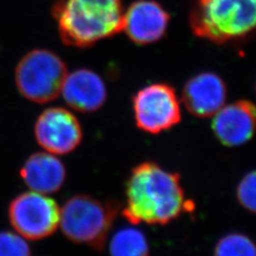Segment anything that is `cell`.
Wrapping results in <instances>:
<instances>
[{"instance_id":"1","label":"cell","mask_w":256,"mask_h":256,"mask_svg":"<svg viewBox=\"0 0 256 256\" xmlns=\"http://www.w3.org/2000/svg\"><path fill=\"white\" fill-rule=\"evenodd\" d=\"M126 196L122 212L134 225H165L194 207L185 198L180 174L153 162H142L132 170Z\"/></svg>"},{"instance_id":"2","label":"cell","mask_w":256,"mask_h":256,"mask_svg":"<svg viewBox=\"0 0 256 256\" xmlns=\"http://www.w3.org/2000/svg\"><path fill=\"white\" fill-rule=\"evenodd\" d=\"M124 0H60L52 9L66 45L88 48L122 30Z\"/></svg>"},{"instance_id":"3","label":"cell","mask_w":256,"mask_h":256,"mask_svg":"<svg viewBox=\"0 0 256 256\" xmlns=\"http://www.w3.org/2000/svg\"><path fill=\"white\" fill-rule=\"evenodd\" d=\"M256 22V0H196L189 16L192 34L216 44L248 36Z\"/></svg>"},{"instance_id":"4","label":"cell","mask_w":256,"mask_h":256,"mask_svg":"<svg viewBox=\"0 0 256 256\" xmlns=\"http://www.w3.org/2000/svg\"><path fill=\"white\" fill-rule=\"evenodd\" d=\"M119 210L117 202H104L90 196L77 194L60 209L59 226L68 240L100 250Z\"/></svg>"},{"instance_id":"5","label":"cell","mask_w":256,"mask_h":256,"mask_svg":"<svg viewBox=\"0 0 256 256\" xmlns=\"http://www.w3.org/2000/svg\"><path fill=\"white\" fill-rule=\"evenodd\" d=\"M14 74L16 86L23 97L45 104L61 94L68 70L64 61L54 52L38 48L22 57Z\"/></svg>"},{"instance_id":"6","label":"cell","mask_w":256,"mask_h":256,"mask_svg":"<svg viewBox=\"0 0 256 256\" xmlns=\"http://www.w3.org/2000/svg\"><path fill=\"white\" fill-rule=\"evenodd\" d=\"M138 128L149 134H160L182 120L180 104L173 86L156 82L142 88L133 98Z\"/></svg>"},{"instance_id":"7","label":"cell","mask_w":256,"mask_h":256,"mask_svg":"<svg viewBox=\"0 0 256 256\" xmlns=\"http://www.w3.org/2000/svg\"><path fill=\"white\" fill-rule=\"evenodd\" d=\"M9 220L22 238L41 240L54 234L59 227L60 208L46 194L24 192L10 202Z\"/></svg>"},{"instance_id":"8","label":"cell","mask_w":256,"mask_h":256,"mask_svg":"<svg viewBox=\"0 0 256 256\" xmlns=\"http://www.w3.org/2000/svg\"><path fill=\"white\" fill-rule=\"evenodd\" d=\"M37 142L46 152L66 155L81 144L82 130L76 116L63 108H50L38 117L34 128Z\"/></svg>"},{"instance_id":"9","label":"cell","mask_w":256,"mask_h":256,"mask_svg":"<svg viewBox=\"0 0 256 256\" xmlns=\"http://www.w3.org/2000/svg\"><path fill=\"white\" fill-rule=\"evenodd\" d=\"M170 22L167 10L154 0H137L124 14L122 30L137 45H149L164 36Z\"/></svg>"},{"instance_id":"10","label":"cell","mask_w":256,"mask_h":256,"mask_svg":"<svg viewBox=\"0 0 256 256\" xmlns=\"http://www.w3.org/2000/svg\"><path fill=\"white\" fill-rule=\"evenodd\" d=\"M227 96L226 84L220 75L214 72L194 75L183 88L185 108L198 118L212 117L225 106Z\"/></svg>"},{"instance_id":"11","label":"cell","mask_w":256,"mask_h":256,"mask_svg":"<svg viewBox=\"0 0 256 256\" xmlns=\"http://www.w3.org/2000/svg\"><path fill=\"white\" fill-rule=\"evenodd\" d=\"M212 117V131L226 146H243L254 136L256 108L252 102L239 100L224 106Z\"/></svg>"},{"instance_id":"12","label":"cell","mask_w":256,"mask_h":256,"mask_svg":"<svg viewBox=\"0 0 256 256\" xmlns=\"http://www.w3.org/2000/svg\"><path fill=\"white\" fill-rule=\"evenodd\" d=\"M61 94L72 110L92 113L104 104L108 90L99 74L88 68H80L66 75Z\"/></svg>"},{"instance_id":"13","label":"cell","mask_w":256,"mask_h":256,"mask_svg":"<svg viewBox=\"0 0 256 256\" xmlns=\"http://www.w3.org/2000/svg\"><path fill=\"white\" fill-rule=\"evenodd\" d=\"M20 176L32 191L50 194L62 188L66 170L54 154L38 152L28 158L20 170Z\"/></svg>"},{"instance_id":"14","label":"cell","mask_w":256,"mask_h":256,"mask_svg":"<svg viewBox=\"0 0 256 256\" xmlns=\"http://www.w3.org/2000/svg\"><path fill=\"white\" fill-rule=\"evenodd\" d=\"M110 252L115 256H144L149 254V245L142 232L136 228L118 230L111 239Z\"/></svg>"},{"instance_id":"15","label":"cell","mask_w":256,"mask_h":256,"mask_svg":"<svg viewBox=\"0 0 256 256\" xmlns=\"http://www.w3.org/2000/svg\"><path fill=\"white\" fill-rule=\"evenodd\" d=\"M256 245L242 234H230L221 238L214 247L218 256H254Z\"/></svg>"},{"instance_id":"16","label":"cell","mask_w":256,"mask_h":256,"mask_svg":"<svg viewBox=\"0 0 256 256\" xmlns=\"http://www.w3.org/2000/svg\"><path fill=\"white\" fill-rule=\"evenodd\" d=\"M30 248L26 239L10 232H0V256H28Z\"/></svg>"},{"instance_id":"17","label":"cell","mask_w":256,"mask_h":256,"mask_svg":"<svg viewBox=\"0 0 256 256\" xmlns=\"http://www.w3.org/2000/svg\"><path fill=\"white\" fill-rule=\"evenodd\" d=\"M256 172H250L241 180L236 189L238 202L252 212H256Z\"/></svg>"}]
</instances>
